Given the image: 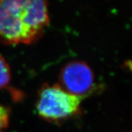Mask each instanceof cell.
I'll use <instances>...</instances> for the list:
<instances>
[{
    "mask_svg": "<svg viewBox=\"0 0 132 132\" xmlns=\"http://www.w3.org/2000/svg\"><path fill=\"white\" fill-rule=\"evenodd\" d=\"M59 85L66 91L82 98L92 90L94 75L85 62L73 61L63 68L59 76Z\"/></svg>",
    "mask_w": 132,
    "mask_h": 132,
    "instance_id": "3",
    "label": "cell"
},
{
    "mask_svg": "<svg viewBox=\"0 0 132 132\" xmlns=\"http://www.w3.org/2000/svg\"><path fill=\"white\" fill-rule=\"evenodd\" d=\"M10 113L7 108L0 104V132H5L9 125Z\"/></svg>",
    "mask_w": 132,
    "mask_h": 132,
    "instance_id": "5",
    "label": "cell"
},
{
    "mask_svg": "<svg viewBox=\"0 0 132 132\" xmlns=\"http://www.w3.org/2000/svg\"><path fill=\"white\" fill-rule=\"evenodd\" d=\"M82 98L71 94L59 84L42 87L36 103L38 115L51 122L62 121L80 112Z\"/></svg>",
    "mask_w": 132,
    "mask_h": 132,
    "instance_id": "2",
    "label": "cell"
},
{
    "mask_svg": "<svg viewBox=\"0 0 132 132\" xmlns=\"http://www.w3.org/2000/svg\"><path fill=\"white\" fill-rule=\"evenodd\" d=\"M49 22L47 2L0 0V40L8 45L31 43Z\"/></svg>",
    "mask_w": 132,
    "mask_h": 132,
    "instance_id": "1",
    "label": "cell"
},
{
    "mask_svg": "<svg viewBox=\"0 0 132 132\" xmlns=\"http://www.w3.org/2000/svg\"><path fill=\"white\" fill-rule=\"evenodd\" d=\"M11 73L9 65L0 55V89L7 86L10 82Z\"/></svg>",
    "mask_w": 132,
    "mask_h": 132,
    "instance_id": "4",
    "label": "cell"
}]
</instances>
